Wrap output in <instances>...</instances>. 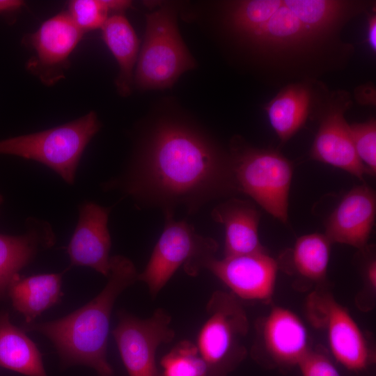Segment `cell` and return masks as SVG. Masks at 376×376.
I'll return each instance as SVG.
<instances>
[{
	"label": "cell",
	"instance_id": "obj_1",
	"mask_svg": "<svg viewBox=\"0 0 376 376\" xmlns=\"http://www.w3.org/2000/svg\"><path fill=\"white\" fill-rule=\"evenodd\" d=\"M375 9V1L240 0L228 3L224 23L266 84L283 87L345 68L354 48L344 27Z\"/></svg>",
	"mask_w": 376,
	"mask_h": 376
},
{
	"label": "cell",
	"instance_id": "obj_2",
	"mask_svg": "<svg viewBox=\"0 0 376 376\" xmlns=\"http://www.w3.org/2000/svg\"><path fill=\"white\" fill-rule=\"evenodd\" d=\"M126 189L171 212L178 205L194 212L211 199L238 191L229 154L197 131L174 123L155 129Z\"/></svg>",
	"mask_w": 376,
	"mask_h": 376
},
{
	"label": "cell",
	"instance_id": "obj_3",
	"mask_svg": "<svg viewBox=\"0 0 376 376\" xmlns=\"http://www.w3.org/2000/svg\"><path fill=\"white\" fill-rule=\"evenodd\" d=\"M138 274L130 259L111 256L108 281L94 299L65 317L26 323L23 329L49 338L64 366L81 364L93 368L100 376H113L107 358L111 314L119 295L137 281Z\"/></svg>",
	"mask_w": 376,
	"mask_h": 376
},
{
	"label": "cell",
	"instance_id": "obj_4",
	"mask_svg": "<svg viewBox=\"0 0 376 376\" xmlns=\"http://www.w3.org/2000/svg\"><path fill=\"white\" fill-rule=\"evenodd\" d=\"M229 156L238 191L282 223H288L291 162L278 150L254 147L240 136L232 139Z\"/></svg>",
	"mask_w": 376,
	"mask_h": 376
},
{
	"label": "cell",
	"instance_id": "obj_5",
	"mask_svg": "<svg viewBox=\"0 0 376 376\" xmlns=\"http://www.w3.org/2000/svg\"><path fill=\"white\" fill-rule=\"evenodd\" d=\"M101 127L94 111L46 130L0 140V154L34 160L73 184L86 146Z\"/></svg>",
	"mask_w": 376,
	"mask_h": 376
},
{
	"label": "cell",
	"instance_id": "obj_6",
	"mask_svg": "<svg viewBox=\"0 0 376 376\" xmlns=\"http://www.w3.org/2000/svg\"><path fill=\"white\" fill-rule=\"evenodd\" d=\"M195 65L178 29L175 10L165 6L147 14L144 41L134 75L136 86L142 90L171 87Z\"/></svg>",
	"mask_w": 376,
	"mask_h": 376
},
{
	"label": "cell",
	"instance_id": "obj_7",
	"mask_svg": "<svg viewBox=\"0 0 376 376\" xmlns=\"http://www.w3.org/2000/svg\"><path fill=\"white\" fill-rule=\"evenodd\" d=\"M206 312L196 345L207 376H227L246 355L242 340L249 328L246 315L237 297L220 290L211 295Z\"/></svg>",
	"mask_w": 376,
	"mask_h": 376
},
{
	"label": "cell",
	"instance_id": "obj_8",
	"mask_svg": "<svg viewBox=\"0 0 376 376\" xmlns=\"http://www.w3.org/2000/svg\"><path fill=\"white\" fill-rule=\"evenodd\" d=\"M165 214L163 232L145 269L137 278L148 285L153 297L182 265L189 275H197L218 248L213 239L197 234L186 221H175L171 212L166 211Z\"/></svg>",
	"mask_w": 376,
	"mask_h": 376
},
{
	"label": "cell",
	"instance_id": "obj_9",
	"mask_svg": "<svg viewBox=\"0 0 376 376\" xmlns=\"http://www.w3.org/2000/svg\"><path fill=\"white\" fill-rule=\"evenodd\" d=\"M352 105L349 92L329 91L323 83L318 82L311 114H315L319 127L310 155L314 160L340 169L363 180L368 172L357 157L350 124L345 118V113Z\"/></svg>",
	"mask_w": 376,
	"mask_h": 376
},
{
	"label": "cell",
	"instance_id": "obj_10",
	"mask_svg": "<svg viewBox=\"0 0 376 376\" xmlns=\"http://www.w3.org/2000/svg\"><path fill=\"white\" fill-rule=\"evenodd\" d=\"M118 317L112 334L129 376H160L156 352L159 345L171 342L175 336L170 327L171 316L158 308L145 320L125 312Z\"/></svg>",
	"mask_w": 376,
	"mask_h": 376
},
{
	"label": "cell",
	"instance_id": "obj_11",
	"mask_svg": "<svg viewBox=\"0 0 376 376\" xmlns=\"http://www.w3.org/2000/svg\"><path fill=\"white\" fill-rule=\"evenodd\" d=\"M83 35L68 11L47 19L24 37L22 42L34 52L26 69L45 85H54L64 78L70 65V56Z\"/></svg>",
	"mask_w": 376,
	"mask_h": 376
},
{
	"label": "cell",
	"instance_id": "obj_12",
	"mask_svg": "<svg viewBox=\"0 0 376 376\" xmlns=\"http://www.w3.org/2000/svg\"><path fill=\"white\" fill-rule=\"evenodd\" d=\"M306 310L311 322L326 332L330 350L344 367L362 370L371 361L366 339L349 312L329 294L312 293Z\"/></svg>",
	"mask_w": 376,
	"mask_h": 376
},
{
	"label": "cell",
	"instance_id": "obj_13",
	"mask_svg": "<svg viewBox=\"0 0 376 376\" xmlns=\"http://www.w3.org/2000/svg\"><path fill=\"white\" fill-rule=\"evenodd\" d=\"M279 265L267 251L210 258L204 268L221 280L237 298L268 301L274 290Z\"/></svg>",
	"mask_w": 376,
	"mask_h": 376
},
{
	"label": "cell",
	"instance_id": "obj_14",
	"mask_svg": "<svg viewBox=\"0 0 376 376\" xmlns=\"http://www.w3.org/2000/svg\"><path fill=\"white\" fill-rule=\"evenodd\" d=\"M109 209L93 202L79 207V219L67 247L71 265L91 267L104 276L110 272Z\"/></svg>",
	"mask_w": 376,
	"mask_h": 376
},
{
	"label": "cell",
	"instance_id": "obj_15",
	"mask_svg": "<svg viewBox=\"0 0 376 376\" xmlns=\"http://www.w3.org/2000/svg\"><path fill=\"white\" fill-rule=\"evenodd\" d=\"M376 217V194L366 185L356 186L341 199L325 224V235L331 242L357 249L366 246Z\"/></svg>",
	"mask_w": 376,
	"mask_h": 376
},
{
	"label": "cell",
	"instance_id": "obj_16",
	"mask_svg": "<svg viewBox=\"0 0 376 376\" xmlns=\"http://www.w3.org/2000/svg\"><path fill=\"white\" fill-rule=\"evenodd\" d=\"M261 331L265 351L276 365L297 366L310 350L305 325L286 308H274L263 321Z\"/></svg>",
	"mask_w": 376,
	"mask_h": 376
},
{
	"label": "cell",
	"instance_id": "obj_17",
	"mask_svg": "<svg viewBox=\"0 0 376 376\" xmlns=\"http://www.w3.org/2000/svg\"><path fill=\"white\" fill-rule=\"evenodd\" d=\"M211 215L225 228L224 257L266 251L258 236L260 213L250 201L228 199L217 205Z\"/></svg>",
	"mask_w": 376,
	"mask_h": 376
},
{
	"label": "cell",
	"instance_id": "obj_18",
	"mask_svg": "<svg viewBox=\"0 0 376 376\" xmlns=\"http://www.w3.org/2000/svg\"><path fill=\"white\" fill-rule=\"evenodd\" d=\"M318 81L288 84L265 105L269 123L282 143L292 137L311 116Z\"/></svg>",
	"mask_w": 376,
	"mask_h": 376
},
{
	"label": "cell",
	"instance_id": "obj_19",
	"mask_svg": "<svg viewBox=\"0 0 376 376\" xmlns=\"http://www.w3.org/2000/svg\"><path fill=\"white\" fill-rule=\"evenodd\" d=\"M25 234L11 236L0 234V300L7 295L19 272L35 257L39 246L54 242L51 226L45 221L31 220Z\"/></svg>",
	"mask_w": 376,
	"mask_h": 376
},
{
	"label": "cell",
	"instance_id": "obj_20",
	"mask_svg": "<svg viewBox=\"0 0 376 376\" xmlns=\"http://www.w3.org/2000/svg\"><path fill=\"white\" fill-rule=\"evenodd\" d=\"M63 273L42 274L19 277L10 285L8 295L13 308L25 318L34 320L47 309L58 304L62 296Z\"/></svg>",
	"mask_w": 376,
	"mask_h": 376
},
{
	"label": "cell",
	"instance_id": "obj_21",
	"mask_svg": "<svg viewBox=\"0 0 376 376\" xmlns=\"http://www.w3.org/2000/svg\"><path fill=\"white\" fill-rule=\"evenodd\" d=\"M103 40L119 67L116 79L118 93L128 96L134 82V67L139 56V42L123 13H113L101 28Z\"/></svg>",
	"mask_w": 376,
	"mask_h": 376
},
{
	"label": "cell",
	"instance_id": "obj_22",
	"mask_svg": "<svg viewBox=\"0 0 376 376\" xmlns=\"http://www.w3.org/2000/svg\"><path fill=\"white\" fill-rule=\"evenodd\" d=\"M0 366L27 376H47L37 345L0 312Z\"/></svg>",
	"mask_w": 376,
	"mask_h": 376
},
{
	"label": "cell",
	"instance_id": "obj_23",
	"mask_svg": "<svg viewBox=\"0 0 376 376\" xmlns=\"http://www.w3.org/2000/svg\"><path fill=\"white\" fill-rule=\"evenodd\" d=\"M331 244L324 234L311 233L299 237L290 254L295 271L311 281L322 280L329 266Z\"/></svg>",
	"mask_w": 376,
	"mask_h": 376
},
{
	"label": "cell",
	"instance_id": "obj_24",
	"mask_svg": "<svg viewBox=\"0 0 376 376\" xmlns=\"http://www.w3.org/2000/svg\"><path fill=\"white\" fill-rule=\"evenodd\" d=\"M162 376H207V366L196 344L182 340L161 360Z\"/></svg>",
	"mask_w": 376,
	"mask_h": 376
},
{
	"label": "cell",
	"instance_id": "obj_25",
	"mask_svg": "<svg viewBox=\"0 0 376 376\" xmlns=\"http://www.w3.org/2000/svg\"><path fill=\"white\" fill-rule=\"evenodd\" d=\"M354 147L368 174L376 173V120L371 118L363 123L350 124Z\"/></svg>",
	"mask_w": 376,
	"mask_h": 376
},
{
	"label": "cell",
	"instance_id": "obj_26",
	"mask_svg": "<svg viewBox=\"0 0 376 376\" xmlns=\"http://www.w3.org/2000/svg\"><path fill=\"white\" fill-rule=\"evenodd\" d=\"M110 12L107 0H73L68 13L77 26L84 33L102 28Z\"/></svg>",
	"mask_w": 376,
	"mask_h": 376
},
{
	"label": "cell",
	"instance_id": "obj_27",
	"mask_svg": "<svg viewBox=\"0 0 376 376\" xmlns=\"http://www.w3.org/2000/svg\"><path fill=\"white\" fill-rule=\"evenodd\" d=\"M297 366L302 376H340L327 357L311 349L299 361Z\"/></svg>",
	"mask_w": 376,
	"mask_h": 376
},
{
	"label": "cell",
	"instance_id": "obj_28",
	"mask_svg": "<svg viewBox=\"0 0 376 376\" xmlns=\"http://www.w3.org/2000/svg\"><path fill=\"white\" fill-rule=\"evenodd\" d=\"M366 42L373 53L376 52V13L375 10L367 14Z\"/></svg>",
	"mask_w": 376,
	"mask_h": 376
},
{
	"label": "cell",
	"instance_id": "obj_29",
	"mask_svg": "<svg viewBox=\"0 0 376 376\" xmlns=\"http://www.w3.org/2000/svg\"><path fill=\"white\" fill-rule=\"evenodd\" d=\"M24 5V1L19 0H0V15L15 13Z\"/></svg>",
	"mask_w": 376,
	"mask_h": 376
},
{
	"label": "cell",
	"instance_id": "obj_30",
	"mask_svg": "<svg viewBox=\"0 0 376 376\" xmlns=\"http://www.w3.org/2000/svg\"><path fill=\"white\" fill-rule=\"evenodd\" d=\"M366 277L371 288L375 289L376 286V263L371 260L366 267Z\"/></svg>",
	"mask_w": 376,
	"mask_h": 376
},
{
	"label": "cell",
	"instance_id": "obj_31",
	"mask_svg": "<svg viewBox=\"0 0 376 376\" xmlns=\"http://www.w3.org/2000/svg\"><path fill=\"white\" fill-rule=\"evenodd\" d=\"M2 202H3V197H2V196L0 194V205H1Z\"/></svg>",
	"mask_w": 376,
	"mask_h": 376
}]
</instances>
